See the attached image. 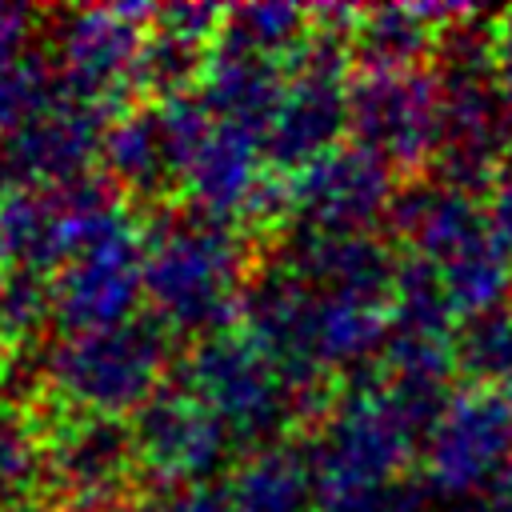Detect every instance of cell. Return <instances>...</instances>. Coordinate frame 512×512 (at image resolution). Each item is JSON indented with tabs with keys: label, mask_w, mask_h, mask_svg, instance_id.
Wrapping results in <instances>:
<instances>
[{
	"label": "cell",
	"mask_w": 512,
	"mask_h": 512,
	"mask_svg": "<svg viewBox=\"0 0 512 512\" xmlns=\"http://www.w3.org/2000/svg\"><path fill=\"white\" fill-rule=\"evenodd\" d=\"M188 376V392L200 396L216 412V420L240 440H260L276 432L292 412H300L292 388L284 384L280 368L256 336H208L192 352Z\"/></svg>",
	"instance_id": "obj_4"
},
{
	"label": "cell",
	"mask_w": 512,
	"mask_h": 512,
	"mask_svg": "<svg viewBox=\"0 0 512 512\" xmlns=\"http://www.w3.org/2000/svg\"><path fill=\"white\" fill-rule=\"evenodd\" d=\"M144 280V264L136 260V236L120 220V212L104 216L88 240L68 260L56 284V316L60 324L84 332L124 324L128 308L136 304V288Z\"/></svg>",
	"instance_id": "obj_7"
},
{
	"label": "cell",
	"mask_w": 512,
	"mask_h": 512,
	"mask_svg": "<svg viewBox=\"0 0 512 512\" xmlns=\"http://www.w3.org/2000/svg\"><path fill=\"white\" fill-rule=\"evenodd\" d=\"M400 180L404 176L376 152L360 144H336L292 176V212L300 216L304 232H368L376 220H384Z\"/></svg>",
	"instance_id": "obj_6"
},
{
	"label": "cell",
	"mask_w": 512,
	"mask_h": 512,
	"mask_svg": "<svg viewBox=\"0 0 512 512\" xmlns=\"http://www.w3.org/2000/svg\"><path fill=\"white\" fill-rule=\"evenodd\" d=\"M144 8H100L72 16L64 32V76L80 100L116 92L132 72H140V20Z\"/></svg>",
	"instance_id": "obj_11"
},
{
	"label": "cell",
	"mask_w": 512,
	"mask_h": 512,
	"mask_svg": "<svg viewBox=\"0 0 512 512\" xmlns=\"http://www.w3.org/2000/svg\"><path fill=\"white\" fill-rule=\"evenodd\" d=\"M512 460V400L504 388L460 384L424 444V484L440 496L484 492Z\"/></svg>",
	"instance_id": "obj_5"
},
{
	"label": "cell",
	"mask_w": 512,
	"mask_h": 512,
	"mask_svg": "<svg viewBox=\"0 0 512 512\" xmlns=\"http://www.w3.org/2000/svg\"><path fill=\"white\" fill-rule=\"evenodd\" d=\"M240 276V240L216 220H172L148 240L144 284L172 324H220Z\"/></svg>",
	"instance_id": "obj_1"
},
{
	"label": "cell",
	"mask_w": 512,
	"mask_h": 512,
	"mask_svg": "<svg viewBox=\"0 0 512 512\" xmlns=\"http://www.w3.org/2000/svg\"><path fill=\"white\" fill-rule=\"evenodd\" d=\"M440 32L420 16V8H364L348 44L360 76L420 72L436 56Z\"/></svg>",
	"instance_id": "obj_12"
},
{
	"label": "cell",
	"mask_w": 512,
	"mask_h": 512,
	"mask_svg": "<svg viewBox=\"0 0 512 512\" xmlns=\"http://www.w3.org/2000/svg\"><path fill=\"white\" fill-rule=\"evenodd\" d=\"M40 84H44V76H40L36 64H28V60H0V132H8L12 124H24L36 108H44Z\"/></svg>",
	"instance_id": "obj_21"
},
{
	"label": "cell",
	"mask_w": 512,
	"mask_h": 512,
	"mask_svg": "<svg viewBox=\"0 0 512 512\" xmlns=\"http://www.w3.org/2000/svg\"><path fill=\"white\" fill-rule=\"evenodd\" d=\"M488 224L512 244V144L504 148L500 164H496V180H492V192H488Z\"/></svg>",
	"instance_id": "obj_23"
},
{
	"label": "cell",
	"mask_w": 512,
	"mask_h": 512,
	"mask_svg": "<svg viewBox=\"0 0 512 512\" xmlns=\"http://www.w3.org/2000/svg\"><path fill=\"white\" fill-rule=\"evenodd\" d=\"M104 112L80 96L36 108L0 144V188L8 184H64L84 176V164L104 152Z\"/></svg>",
	"instance_id": "obj_8"
},
{
	"label": "cell",
	"mask_w": 512,
	"mask_h": 512,
	"mask_svg": "<svg viewBox=\"0 0 512 512\" xmlns=\"http://www.w3.org/2000/svg\"><path fill=\"white\" fill-rule=\"evenodd\" d=\"M348 132L404 180L428 172L444 144L440 84L432 68L356 76L348 92Z\"/></svg>",
	"instance_id": "obj_2"
},
{
	"label": "cell",
	"mask_w": 512,
	"mask_h": 512,
	"mask_svg": "<svg viewBox=\"0 0 512 512\" xmlns=\"http://www.w3.org/2000/svg\"><path fill=\"white\" fill-rule=\"evenodd\" d=\"M504 392H508V400H512V376H508V380H504Z\"/></svg>",
	"instance_id": "obj_25"
},
{
	"label": "cell",
	"mask_w": 512,
	"mask_h": 512,
	"mask_svg": "<svg viewBox=\"0 0 512 512\" xmlns=\"http://www.w3.org/2000/svg\"><path fill=\"white\" fill-rule=\"evenodd\" d=\"M56 304V288L44 284V272L32 268H16L4 276L0 284V320L12 328H32L40 324V316Z\"/></svg>",
	"instance_id": "obj_20"
},
{
	"label": "cell",
	"mask_w": 512,
	"mask_h": 512,
	"mask_svg": "<svg viewBox=\"0 0 512 512\" xmlns=\"http://www.w3.org/2000/svg\"><path fill=\"white\" fill-rule=\"evenodd\" d=\"M48 484V444L16 412H0V508H24Z\"/></svg>",
	"instance_id": "obj_18"
},
{
	"label": "cell",
	"mask_w": 512,
	"mask_h": 512,
	"mask_svg": "<svg viewBox=\"0 0 512 512\" xmlns=\"http://www.w3.org/2000/svg\"><path fill=\"white\" fill-rule=\"evenodd\" d=\"M164 512H240L232 496H220V492H208V488H196V492H184L176 496Z\"/></svg>",
	"instance_id": "obj_24"
},
{
	"label": "cell",
	"mask_w": 512,
	"mask_h": 512,
	"mask_svg": "<svg viewBox=\"0 0 512 512\" xmlns=\"http://www.w3.org/2000/svg\"><path fill=\"white\" fill-rule=\"evenodd\" d=\"M0 256H4V248H0Z\"/></svg>",
	"instance_id": "obj_26"
},
{
	"label": "cell",
	"mask_w": 512,
	"mask_h": 512,
	"mask_svg": "<svg viewBox=\"0 0 512 512\" xmlns=\"http://www.w3.org/2000/svg\"><path fill=\"white\" fill-rule=\"evenodd\" d=\"M456 368H460V384L504 388V380L512 376V304L460 320Z\"/></svg>",
	"instance_id": "obj_17"
},
{
	"label": "cell",
	"mask_w": 512,
	"mask_h": 512,
	"mask_svg": "<svg viewBox=\"0 0 512 512\" xmlns=\"http://www.w3.org/2000/svg\"><path fill=\"white\" fill-rule=\"evenodd\" d=\"M164 364V332L148 320H124L116 328L84 332L60 344L48 360V372L60 392L76 404L116 416L124 408H144L156 392Z\"/></svg>",
	"instance_id": "obj_3"
},
{
	"label": "cell",
	"mask_w": 512,
	"mask_h": 512,
	"mask_svg": "<svg viewBox=\"0 0 512 512\" xmlns=\"http://www.w3.org/2000/svg\"><path fill=\"white\" fill-rule=\"evenodd\" d=\"M136 460V436L116 416H80L48 440V484L80 512H100L120 500Z\"/></svg>",
	"instance_id": "obj_9"
},
{
	"label": "cell",
	"mask_w": 512,
	"mask_h": 512,
	"mask_svg": "<svg viewBox=\"0 0 512 512\" xmlns=\"http://www.w3.org/2000/svg\"><path fill=\"white\" fill-rule=\"evenodd\" d=\"M256 136L228 124V120H216L188 168V184L196 192V204L208 208V212H224V208H236V204H248L256 184H260V172L252 168V156H256Z\"/></svg>",
	"instance_id": "obj_14"
},
{
	"label": "cell",
	"mask_w": 512,
	"mask_h": 512,
	"mask_svg": "<svg viewBox=\"0 0 512 512\" xmlns=\"http://www.w3.org/2000/svg\"><path fill=\"white\" fill-rule=\"evenodd\" d=\"M488 48H492V76L496 88L504 96L508 120H512V8L492 16V32H488Z\"/></svg>",
	"instance_id": "obj_22"
},
{
	"label": "cell",
	"mask_w": 512,
	"mask_h": 512,
	"mask_svg": "<svg viewBox=\"0 0 512 512\" xmlns=\"http://www.w3.org/2000/svg\"><path fill=\"white\" fill-rule=\"evenodd\" d=\"M204 64V48H200V36L184 32V28H172L164 24L152 40H144V52H140V80L156 92H168V96H180V88L200 72Z\"/></svg>",
	"instance_id": "obj_19"
},
{
	"label": "cell",
	"mask_w": 512,
	"mask_h": 512,
	"mask_svg": "<svg viewBox=\"0 0 512 512\" xmlns=\"http://www.w3.org/2000/svg\"><path fill=\"white\" fill-rule=\"evenodd\" d=\"M104 156H108V168H112L124 184H132V188H156L160 180L180 176L176 164H172L168 140H164V132H160L156 108L120 120V124L104 136Z\"/></svg>",
	"instance_id": "obj_16"
},
{
	"label": "cell",
	"mask_w": 512,
	"mask_h": 512,
	"mask_svg": "<svg viewBox=\"0 0 512 512\" xmlns=\"http://www.w3.org/2000/svg\"><path fill=\"white\" fill-rule=\"evenodd\" d=\"M436 268L460 320L512 304V244L492 224Z\"/></svg>",
	"instance_id": "obj_13"
},
{
	"label": "cell",
	"mask_w": 512,
	"mask_h": 512,
	"mask_svg": "<svg viewBox=\"0 0 512 512\" xmlns=\"http://www.w3.org/2000/svg\"><path fill=\"white\" fill-rule=\"evenodd\" d=\"M132 436H136V456L148 464V472L176 484V480H200L220 464L228 428L188 388H160L140 408Z\"/></svg>",
	"instance_id": "obj_10"
},
{
	"label": "cell",
	"mask_w": 512,
	"mask_h": 512,
	"mask_svg": "<svg viewBox=\"0 0 512 512\" xmlns=\"http://www.w3.org/2000/svg\"><path fill=\"white\" fill-rule=\"evenodd\" d=\"M232 500L240 512H308L312 504V464L296 448H264L256 452L236 484Z\"/></svg>",
	"instance_id": "obj_15"
}]
</instances>
